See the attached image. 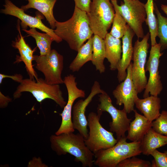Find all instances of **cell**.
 <instances>
[{
    "instance_id": "cell-1",
    "label": "cell",
    "mask_w": 167,
    "mask_h": 167,
    "mask_svg": "<svg viewBox=\"0 0 167 167\" xmlns=\"http://www.w3.org/2000/svg\"><path fill=\"white\" fill-rule=\"evenodd\" d=\"M54 32L67 42L71 49L77 52L93 34L87 13L76 6L71 17L68 20L56 21Z\"/></svg>"
},
{
    "instance_id": "cell-2",
    "label": "cell",
    "mask_w": 167,
    "mask_h": 167,
    "mask_svg": "<svg viewBox=\"0 0 167 167\" xmlns=\"http://www.w3.org/2000/svg\"><path fill=\"white\" fill-rule=\"evenodd\" d=\"M51 147L58 156L69 153L80 162L83 167H92L94 164V153L87 146L84 137L79 133L53 135L50 137Z\"/></svg>"
},
{
    "instance_id": "cell-3",
    "label": "cell",
    "mask_w": 167,
    "mask_h": 167,
    "mask_svg": "<svg viewBox=\"0 0 167 167\" xmlns=\"http://www.w3.org/2000/svg\"><path fill=\"white\" fill-rule=\"evenodd\" d=\"M126 137L121 138L113 146L95 153L94 164L99 167H117L122 161L142 153L140 142L128 143Z\"/></svg>"
},
{
    "instance_id": "cell-4",
    "label": "cell",
    "mask_w": 167,
    "mask_h": 167,
    "mask_svg": "<svg viewBox=\"0 0 167 167\" xmlns=\"http://www.w3.org/2000/svg\"><path fill=\"white\" fill-rule=\"evenodd\" d=\"M24 92L31 93L39 102L46 99H50L62 108L67 103L59 84H48L41 78L36 81L29 78L23 79L13 93L14 99L19 98Z\"/></svg>"
},
{
    "instance_id": "cell-5",
    "label": "cell",
    "mask_w": 167,
    "mask_h": 167,
    "mask_svg": "<svg viewBox=\"0 0 167 167\" xmlns=\"http://www.w3.org/2000/svg\"><path fill=\"white\" fill-rule=\"evenodd\" d=\"M115 12L109 0H92L87 14L94 35L105 39L112 24Z\"/></svg>"
},
{
    "instance_id": "cell-6",
    "label": "cell",
    "mask_w": 167,
    "mask_h": 167,
    "mask_svg": "<svg viewBox=\"0 0 167 167\" xmlns=\"http://www.w3.org/2000/svg\"><path fill=\"white\" fill-rule=\"evenodd\" d=\"M100 115L92 112L87 117L88 135L85 139V143L94 153L114 146L118 142L113 133L104 128L100 122Z\"/></svg>"
},
{
    "instance_id": "cell-7",
    "label": "cell",
    "mask_w": 167,
    "mask_h": 167,
    "mask_svg": "<svg viewBox=\"0 0 167 167\" xmlns=\"http://www.w3.org/2000/svg\"><path fill=\"white\" fill-rule=\"evenodd\" d=\"M99 97L97 113L101 116L103 112H106L110 115L112 121L109 123V130L115 133L118 140L126 136L125 133L131 119L128 118L127 113L123 109H118L113 105L111 98L105 92L100 94Z\"/></svg>"
},
{
    "instance_id": "cell-8",
    "label": "cell",
    "mask_w": 167,
    "mask_h": 167,
    "mask_svg": "<svg viewBox=\"0 0 167 167\" xmlns=\"http://www.w3.org/2000/svg\"><path fill=\"white\" fill-rule=\"evenodd\" d=\"M35 68L44 75V79L51 84H64L62 74L63 69V57L55 49H51L45 55H34Z\"/></svg>"
},
{
    "instance_id": "cell-9",
    "label": "cell",
    "mask_w": 167,
    "mask_h": 167,
    "mask_svg": "<svg viewBox=\"0 0 167 167\" xmlns=\"http://www.w3.org/2000/svg\"><path fill=\"white\" fill-rule=\"evenodd\" d=\"M149 32L140 41L138 39L133 47L132 67V79L135 88L140 93L145 89L147 84L145 66L149 44L148 42Z\"/></svg>"
},
{
    "instance_id": "cell-10",
    "label": "cell",
    "mask_w": 167,
    "mask_h": 167,
    "mask_svg": "<svg viewBox=\"0 0 167 167\" xmlns=\"http://www.w3.org/2000/svg\"><path fill=\"white\" fill-rule=\"evenodd\" d=\"M123 0L120 5L116 1L117 7L138 38H142L145 36L142 25L146 19L144 4L139 0Z\"/></svg>"
},
{
    "instance_id": "cell-11",
    "label": "cell",
    "mask_w": 167,
    "mask_h": 167,
    "mask_svg": "<svg viewBox=\"0 0 167 167\" xmlns=\"http://www.w3.org/2000/svg\"><path fill=\"white\" fill-rule=\"evenodd\" d=\"M76 77L73 75L69 74L65 76L64 84L66 88L68 98L67 103L60 114L62 120L61 125L55 133L56 135L62 133L74 132L75 131L73 127L72 120V112L73 104L79 98H84L85 96L84 91L77 87Z\"/></svg>"
},
{
    "instance_id": "cell-12",
    "label": "cell",
    "mask_w": 167,
    "mask_h": 167,
    "mask_svg": "<svg viewBox=\"0 0 167 167\" xmlns=\"http://www.w3.org/2000/svg\"><path fill=\"white\" fill-rule=\"evenodd\" d=\"M3 6L4 8L1 10V13L17 18L21 21V25L23 29H25L28 26L30 28H37L48 34L58 43L62 40L56 34L54 30L44 24L41 21L43 17L41 15L34 17L28 15L24 10L16 6L10 0H5Z\"/></svg>"
},
{
    "instance_id": "cell-13",
    "label": "cell",
    "mask_w": 167,
    "mask_h": 167,
    "mask_svg": "<svg viewBox=\"0 0 167 167\" xmlns=\"http://www.w3.org/2000/svg\"><path fill=\"white\" fill-rule=\"evenodd\" d=\"M160 43L151 46L148 60L146 65L145 71L149 72V77L143 95V98L151 95L158 96L163 89L162 84L159 75L158 68L161 53Z\"/></svg>"
},
{
    "instance_id": "cell-14",
    "label": "cell",
    "mask_w": 167,
    "mask_h": 167,
    "mask_svg": "<svg viewBox=\"0 0 167 167\" xmlns=\"http://www.w3.org/2000/svg\"><path fill=\"white\" fill-rule=\"evenodd\" d=\"M104 92L101 89L99 82L95 81L87 97L84 100H78L73 106L72 112L73 127L75 130H77L85 139L87 138L88 133L87 129V119L85 115L86 108L96 95L102 93Z\"/></svg>"
},
{
    "instance_id": "cell-15",
    "label": "cell",
    "mask_w": 167,
    "mask_h": 167,
    "mask_svg": "<svg viewBox=\"0 0 167 167\" xmlns=\"http://www.w3.org/2000/svg\"><path fill=\"white\" fill-rule=\"evenodd\" d=\"M132 63L131 62L127 69L126 78L112 92L116 100V104L119 106L123 105V109L127 113L133 111L135 101L138 98V93L132 80Z\"/></svg>"
},
{
    "instance_id": "cell-16",
    "label": "cell",
    "mask_w": 167,
    "mask_h": 167,
    "mask_svg": "<svg viewBox=\"0 0 167 167\" xmlns=\"http://www.w3.org/2000/svg\"><path fill=\"white\" fill-rule=\"evenodd\" d=\"M19 25L18 29L19 34L15 40L12 42V47L18 50L19 56H16L14 63H19L23 62L25 65L29 78L32 80H37L38 78L36 72L34 69L32 64L34 60V52L36 49H32L29 45L26 42L24 37L22 36L19 29Z\"/></svg>"
},
{
    "instance_id": "cell-17",
    "label": "cell",
    "mask_w": 167,
    "mask_h": 167,
    "mask_svg": "<svg viewBox=\"0 0 167 167\" xmlns=\"http://www.w3.org/2000/svg\"><path fill=\"white\" fill-rule=\"evenodd\" d=\"M135 33L127 24L126 32L122 38V55L117 70V78L118 82L123 81L127 75V69L132 59L133 47L132 41Z\"/></svg>"
},
{
    "instance_id": "cell-18",
    "label": "cell",
    "mask_w": 167,
    "mask_h": 167,
    "mask_svg": "<svg viewBox=\"0 0 167 167\" xmlns=\"http://www.w3.org/2000/svg\"><path fill=\"white\" fill-rule=\"evenodd\" d=\"M133 111L135 118L130 123L126 138L132 142H141L152 128V122L144 115L139 114L135 109H134Z\"/></svg>"
},
{
    "instance_id": "cell-19",
    "label": "cell",
    "mask_w": 167,
    "mask_h": 167,
    "mask_svg": "<svg viewBox=\"0 0 167 167\" xmlns=\"http://www.w3.org/2000/svg\"><path fill=\"white\" fill-rule=\"evenodd\" d=\"M105 58L110 63L111 71L117 70L122 57V45L120 39L115 38L108 33L105 38Z\"/></svg>"
},
{
    "instance_id": "cell-20",
    "label": "cell",
    "mask_w": 167,
    "mask_h": 167,
    "mask_svg": "<svg viewBox=\"0 0 167 167\" xmlns=\"http://www.w3.org/2000/svg\"><path fill=\"white\" fill-rule=\"evenodd\" d=\"M161 100L158 96L151 95L136 100V108L150 121L152 122L160 115Z\"/></svg>"
},
{
    "instance_id": "cell-21",
    "label": "cell",
    "mask_w": 167,
    "mask_h": 167,
    "mask_svg": "<svg viewBox=\"0 0 167 167\" xmlns=\"http://www.w3.org/2000/svg\"><path fill=\"white\" fill-rule=\"evenodd\" d=\"M167 136L161 135L152 128L140 142V148L143 154L149 156L155 150L167 144Z\"/></svg>"
},
{
    "instance_id": "cell-22",
    "label": "cell",
    "mask_w": 167,
    "mask_h": 167,
    "mask_svg": "<svg viewBox=\"0 0 167 167\" xmlns=\"http://www.w3.org/2000/svg\"><path fill=\"white\" fill-rule=\"evenodd\" d=\"M28 3L21 8L24 11L30 8L35 9L41 12L46 18L52 28H55L57 20L54 17L53 10L57 0H26Z\"/></svg>"
},
{
    "instance_id": "cell-23",
    "label": "cell",
    "mask_w": 167,
    "mask_h": 167,
    "mask_svg": "<svg viewBox=\"0 0 167 167\" xmlns=\"http://www.w3.org/2000/svg\"><path fill=\"white\" fill-rule=\"evenodd\" d=\"M93 52V36L88 40L78 51L77 54L70 63L69 68L73 72L78 71L87 62L92 61Z\"/></svg>"
},
{
    "instance_id": "cell-24",
    "label": "cell",
    "mask_w": 167,
    "mask_h": 167,
    "mask_svg": "<svg viewBox=\"0 0 167 167\" xmlns=\"http://www.w3.org/2000/svg\"><path fill=\"white\" fill-rule=\"evenodd\" d=\"M105 58V49L104 39L99 36L94 35L93 36V52L92 63L101 74L104 72L105 67L104 60Z\"/></svg>"
},
{
    "instance_id": "cell-25",
    "label": "cell",
    "mask_w": 167,
    "mask_h": 167,
    "mask_svg": "<svg viewBox=\"0 0 167 167\" xmlns=\"http://www.w3.org/2000/svg\"><path fill=\"white\" fill-rule=\"evenodd\" d=\"M22 30L26 32L28 36H31L35 39L40 50V55H45L50 53L52 43L54 40L48 34L40 33L35 28H31L28 30L23 29Z\"/></svg>"
},
{
    "instance_id": "cell-26",
    "label": "cell",
    "mask_w": 167,
    "mask_h": 167,
    "mask_svg": "<svg viewBox=\"0 0 167 167\" xmlns=\"http://www.w3.org/2000/svg\"><path fill=\"white\" fill-rule=\"evenodd\" d=\"M156 0H147L144 4L146 13L145 21L146 24L148 26L150 34L151 46L157 44L156 38L158 35V24L154 11V1Z\"/></svg>"
},
{
    "instance_id": "cell-27",
    "label": "cell",
    "mask_w": 167,
    "mask_h": 167,
    "mask_svg": "<svg viewBox=\"0 0 167 167\" xmlns=\"http://www.w3.org/2000/svg\"><path fill=\"white\" fill-rule=\"evenodd\" d=\"M116 1H111L115 13L113 19L111 30L109 33L113 36L120 39L122 38L126 32L127 24L116 6Z\"/></svg>"
},
{
    "instance_id": "cell-28",
    "label": "cell",
    "mask_w": 167,
    "mask_h": 167,
    "mask_svg": "<svg viewBox=\"0 0 167 167\" xmlns=\"http://www.w3.org/2000/svg\"><path fill=\"white\" fill-rule=\"evenodd\" d=\"M154 10L157 15L158 24V35L161 46V51L167 49V17L162 15L156 5Z\"/></svg>"
},
{
    "instance_id": "cell-29",
    "label": "cell",
    "mask_w": 167,
    "mask_h": 167,
    "mask_svg": "<svg viewBox=\"0 0 167 167\" xmlns=\"http://www.w3.org/2000/svg\"><path fill=\"white\" fill-rule=\"evenodd\" d=\"M152 128L157 132L167 136V111L162 110L159 116L152 122Z\"/></svg>"
},
{
    "instance_id": "cell-30",
    "label": "cell",
    "mask_w": 167,
    "mask_h": 167,
    "mask_svg": "<svg viewBox=\"0 0 167 167\" xmlns=\"http://www.w3.org/2000/svg\"><path fill=\"white\" fill-rule=\"evenodd\" d=\"M117 167H152V163L134 156L122 161Z\"/></svg>"
},
{
    "instance_id": "cell-31",
    "label": "cell",
    "mask_w": 167,
    "mask_h": 167,
    "mask_svg": "<svg viewBox=\"0 0 167 167\" xmlns=\"http://www.w3.org/2000/svg\"><path fill=\"white\" fill-rule=\"evenodd\" d=\"M151 155L154 158L152 167H167V156L165 152H160L156 149Z\"/></svg>"
},
{
    "instance_id": "cell-32",
    "label": "cell",
    "mask_w": 167,
    "mask_h": 167,
    "mask_svg": "<svg viewBox=\"0 0 167 167\" xmlns=\"http://www.w3.org/2000/svg\"><path fill=\"white\" fill-rule=\"evenodd\" d=\"M75 6L82 11L87 13L89 12L91 0H74Z\"/></svg>"
},
{
    "instance_id": "cell-33",
    "label": "cell",
    "mask_w": 167,
    "mask_h": 167,
    "mask_svg": "<svg viewBox=\"0 0 167 167\" xmlns=\"http://www.w3.org/2000/svg\"><path fill=\"white\" fill-rule=\"evenodd\" d=\"M10 78L16 82L20 83L23 79V76L20 74H16L13 75H10L0 73V84L2 83L3 79L5 78Z\"/></svg>"
},
{
    "instance_id": "cell-34",
    "label": "cell",
    "mask_w": 167,
    "mask_h": 167,
    "mask_svg": "<svg viewBox=\"0 0 167 167\" xmlns=\"http://www.w3.org/2000/svg\"><path fill=\"white\" fill-rule=\"evenodd\" d=\"M12 99L8 96H5L0 91V107L3 108L6 107Z\"/></svg>"
},
{
    "instance_id": "cell-35",
    "label": "cell",
    "mask_w": 167,
    "mask_h": 167,
    "mask_svg": "<svg viewBox=\"0 0 167 167\" xmlns=\"http://www.w3.org/2000/svg\"><path fill=\"white\" fill-rule=\"evenodd\" d=\"M161 10L167 15V5L161 4Z\"/></svg>"
},
{
    "instance_id": "cell-36",
    "label": "cell",
    "mask_w": 167,
    "mask_h": 167,
    "mask_svg": "<svg viewBox=\"0 0 167 167\" xmlns=\"http://www.w3.org/2000/svg\"><path fill=\"white\" fill-rule=\"evenodd\" d=\"M164 152H165L166 154V155L167 156V150L165 151H164Z\"/></svg>"
},
{
    "instance_id": "cell-37",
    "label": "cell",
    "mask_w": 167,
    "mask_h": 167,
    "mask_svg": "<svg viewBox=\"0 0 167 167\" xmlns=\"http://www.w3.org/2000/svg\"><path fill=\"white\" fill-rule=\"evenodd\" d=\"M111 0V1L117 0Z\"/></svg>"
},
{
    "instance_id": "cell-38",
    "label": "cell",
    "mask_w": 167,
    "mask_h": 167,
    "mask_svg": "<svg viewBox=\"0 0 167 167\" xmlns=\"http://www.w3.org/2000/svg\"></svg>"
}]
</instances>
